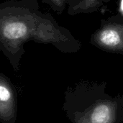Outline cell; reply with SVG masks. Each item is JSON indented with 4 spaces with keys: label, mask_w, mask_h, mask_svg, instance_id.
I'll return each mask as SVG.
<instances>
[{
    "label": "cell",
    "mask_w": 123,
    "mask_h": 123,
    "mask_svg": "<svg viewBox=\"0 0 123 123\" xmlns=\"http://www.w3.org/2000/svg\"><path fill=\"white\" fill-rule=\"evenodd\" d=\"M105 0H68V13L70 15L95 12L103 5Z\"/></svg>",
    "instance_id": "cell-5"
},
{
    "label": "cell",
    "mask_w": 123,
    "mask_h": 123,
    "mask_svg": "<svg viewBox=\"0 0 123 123\" xmlns=\"http://www.w3.org/2000/svg\"><path fill=\"white\" fill-rule=\"evenodd\" d=\"M30 40L51 44L66 53L79 52L81 42L49 15L21 5L0 9V43L9 53H17Z\"/></svg>",
    "instance_id": "cell-1"
},
{
    "label": "cell",
    "mask_w": 123,
    "mask_h": 123,
    "mask_svg": "<svg viewBox=\"0 0 123 123\" xmlns=\"http://www.w3.org/2000/svg\"><path fill=\"white\" fill-rule=\"evenodd\" d=\"M105 81H81L64 94L63 110L72 123H116L117 97L106 92Z\"/></svg>",
    "instance_id": "cell-2"
},
{
    "label": "cell",
    "mask_w": 123,
    "mask_h": 123,
    "mask_svg": "<svg viewBox=\"0 0 123 123\" xmlns=\"http://www.w3.org/2000/svg\"><path fill=\"white\" fill-rule=\"evenodd\" d=\"M117 97L118 100V107L116 123H123V94L117 95Z\"/></svg>",
    "instance_id": "cell-7"
},
{
    "label": "cell",
    "mask_w": 123,
    "mask_h": 123,
    "mask_svg": "<svg viewBox=\"0 0 123 123\" xmlns=\"http://www.w3.org/2000/svg\"><path fill=\"white\" fill-rule=\"evenodd\" d=\"M120 16L123 17V0L120 1Z\"/></svg>",
    "instance_id": "cell-8"
},
{
    "label": "cell",
    "mask_w": 123,
    "mask_h": 123,
    "mask_svg": "<svg viewBox=\"0 0 123 123\" xmlns=\"http://www.w3.org/2000/svg\"><path fill=\"white\" fill-rule=\"evenodd\" d=\"M90 43L102 51L123 55V17H112L103 20L92 35Z\"/></svg>",
    "instance_id": "cell-3"
},
{
    "label": "cell",
    "mask_w": 123,
    "mask_h": 123,
    "mask_svg": "<svg viewBox=\"0 0 123 123\" xmlns=\"http://www.w3.org/2000/svg\"><path fill=\"white\" fill-rule=\"evenodd\" d=\"M113 1V0H105L104 3H107V2H110V1Z\"/></svg>",
    "instance_id": "cell-9"
},
{
    "label": "cell",
    "mask_w": 123,
    "mask_h": 123,
    "mask_svg": "<svg viewBox=\"0 0 123 123\" xmlns=\"http://www.w3.org/2000/svg\"><path fill=\"white\" fill-rule=\"evenodd\" d=\"M17 115V92L9 80L0 74V122L15 123Z\"/></svg>",
    "instance_id": "cell-4"
},
{
    "label": "cell",
    "mask_w": 123,
    "mask_h": 123,
    "mask_svg": "<svg viewBox=\"0 0 123 123\" xmlns=\"http://www.w3.org/2000/svg\"><path fill=\"white\" fill-rule=\"evenodd\" d=\"M50 6L57 12H62L67 6L68 0H46Z\"/></svg>",
    "instance_id": "cell-6"
}]
</instances>
